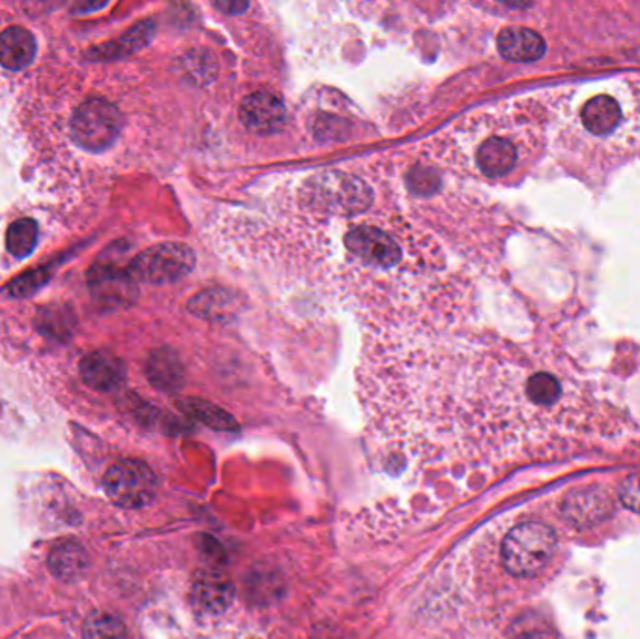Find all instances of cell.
Returning <instances> with one entry per match:
<instances>
[{
	"label": "cell",
	"mask_w": 640,
	"mask_h": 639,
	"mask_svg": "<svg viewBox=\"0 0 640 639\" xmlns=\"http://www.w3.org/2000/svg\"><path fill=\"white\" fill-rule=\"evenodd\" d=\"M81 377L90 389L98 392H111L122 385L126 367L122 361L109 353H90L81 361Z\"/></svg>",
	"instance_id": "8fae6325"
},
{
	"label": "cell",
	"mask_w": 640,
	"mask_h": 639,
	"mask_svg": "<svg viewBox=\"0 0 640 639\" xmlns=\"http://www.w3.org/2000/svg\"><path fill=\"white\" fill-rule=\"evenodd\" d=\"M122 130V115L111 101L90 98L77 107L71 119V137L79 147L101 153L117 141Z\"/></svg>",
	"instance_id": "5b68a950"
},
{
	"label": "cell",
	"mask_w": 640,
	"mask_h": 639,
	"mask_svg": "<svg viewBox=\"0 0 640 639\" xmlns=\"http://www.w3.org/2000/svg\"><path fill=\"white\" fill-rule=\"evenodd\" d=\"M508 639H559V633L551 622L530 611L511 625Z\"/></svg>",
	"instance_id": "e0dca14e"
},
{
	"label": "cell",
	"mask_w": 640,
	"mask_h": 639,
	"mask_svg": "<svg viewBox=\"0 0 640 639\" xmlns=\"http://www.w3.org/2000/svg\"><path fill=\"white\" fill-rule=\"evenodd\" d=\"M194 604L205 613H224L235 600V587L219 570H203L191 589Z\"/></svg>",
	"instance_id": "30bf717a"
},
{
	"label": "cell",
	"mask_w": 640,
	"mask_h": 639,
	"mask_svg": "<svg viewBox=\"0 0 640 639\" xmlns=\"http://www.w3.org/2000/svg\"><path fill=\"white\" fill-rule=\"evenodd\" d=\"M148 375H150L154 385L159 386V389H170L180 381V366H178L175 356L159 351L148 362Z\"/></svg>",
	"instance_id": "d6986e66"
},
{
	"label": "cell",
	"mask_w": 640,
	"mask_h": 639,
	"mask_svg": "<svg viewBox=\"0 0 640 639\" xmlns=\"http://www.w3.org/2000/svg\"><path fill=\"white\" fill-rule=\"evenodd\" d=\"M557 533L543 521H523L502 542V562L515 578H532L545 569L557 548Z\"/></svg>",
	"instance_id": "7a4b0ae2"
},
{
	"label": "cell",
	"mask_w": 640,
	"mask_h": 639,
	"mask_svg": "<svg viewBox=\"0 0 640 639\" xmlns=\"http://www.w3.org/2000/svg\"><path fill=\"white\" fill-rule=\"evenodd\" d=\"M195 267V254L186 244H158L145 249L131 263V278L145 284H173L188 276Z\"/></svg>",
	"instance_id": "8992f818"
},
{
	"label": "cell",
	"mask_w": 640,
	"mask_h": 639,
	"mask_svg": "<svg viewBox=\"0 0 640 639\" xmlns=\"http://www.w3.org/2000/svg\"><path fill=\"white\" fill-rule=\"evenodd\" d=\"M351 265L362 271H395L405 260V246L395 229L384 225H354L343 237Z\"/></svg>",
	"instance_id": "3957f363"
},
{
	"label": "cell",
	"mask_w": 640,
	"mask_h": 639,
	"mask_svg": "<svg viewBox=\"0 0 640 639\" xmlns=\"http://www.w3.org/2000/svg\"><path fill=\"white\" fill-rule=\"evenodd\" d=\"M46 276L41 271H36V273L27 274L23 278H19L18 282H13L12 289L13 295L16 296H24L30 295V293H35L38 287L46 284Z\"/></svg>",
	"instance_id": "7402d4cb"
},
{
	"label": "cell",
	"mask_w": 640,
	"mask_h": 639,
	"mask_svg": "<svg viewBox=\"0 0 640 639\" xmlns=\"http://www.w3.org/2000/svg\"><path fill=\"white\" fill-rule=\"evenodd\" d=\"M107 498L122 509H141L152 501L158 480L152 469L139 460H122L109 468L104 479Z\"/></svg>",
	"instance_id": "52a82bcc"
},
{
	"label": "cell",
	"mask_w": 640,
	"mask_h": 639,
	"mask_svg": "<svg viewBox=\"0 0 640 639\" xmlns=\"http://www.w3.org/2000/svg\"><path fill=\"white\" fill-rule=\"evenodd\" d=\"M529 148L530 142L526 137L519 136V130L510 126H499L489 136L480 137L474 142L472 164L474 169L489 180L508 178L529 156Z\"/></svg>",
	"instance_id": "277c9868"
},
{
	"label": "cell",
	"mask_w": 640,
	"mask_h": 639,
	"mask_svg": "<svg viewBox=\"0 0 640 639\" xmlns=\"http://www.w3.org/2000/svg\"><path fill=\"white\" fill-rule=\"evenodd\" d=\"M35 57L36 40L30 30L10 27L0 35V65L8 70H23Z\"/></svg>",
	"instance_id": "5bb4252c"
},
{
	"label": "cell",
	"mask_w": 640,
	"mask_h": 639,
	"mask_svg": "<svg viewBox=\"0 0 640 639\" xmlns=\"http://www.w3.org/2000/svg\"><path fill=\"white\" fill-rule=\"evenodd\" d=\"M620 499L623 507L640 514V474H631L622 488H620Z\"/></svg>",
	"instance_id": "44dd1931"
},
{
	"label": "cell",
	"mask_w": 640,
	"mask_h": 639,
	"mask_svg": "<svg viewBox=\"0 0 640 639\" xmlns=\"http://www.w3.org/2000/svg\"><path fill=\"white\" fill-rule=\"evenodd\" d=\"M85 639H128L124 622L111 613H95L90 616L82 627Z\"/></svg>",
	"instance_id": "ac0fdd59"
},
{
	"label": "cell",
	"mask_w": 640,
	"mask_h": 639,
	"mask_svg": "<svg viewBox=\"0 0 640 639\" xmlns=\"http://www.w3.org/2000/svg\"><path fill=\"white\" fill-rule=\"evenodd\" d=\"M38 323H40L41 332H46L49 336L60 337L62 332L66 334L71 332V314L65 312L62 306L41 309Z\"/></svg>",
	"instance_id": "ffe728a7"
},
{
	"label": "cell",
	"mask_w": 640,
	"mask_h": 639,
	"mask_svg": "<svg viewBox=\"0 0 640 639\" xmlns=\"http://www.w3.org/2000/svg\"><path fill=\"white\" fill-rule=\"evenodd\" d=\"M240 119L247 130L270 136L282 130L287 122V109L283 101L270 92H255L242 101Z\"/></svg>",
	"instance_id": "ba28073f"
},
{
	"label": "cell",
	"mask_w": 640,
	"mask_h": 639,
	"mask_svg": "<svg viewBox=\"0 0 640 639\" xmlns=\"http://www.w3.org/2000/svg\"><path fill=\"white\" fill-rule=\"evenodd\" d=\"M562 512L577 528H588L614 512V499L603 488L575 490L565 498Z\"/></svg>",
	"instance_id": "9c48e42d"
},
{
	"label": "cell",
	"mask_w": 640,
	"mask_h": 639,
	"mask_svg": "<svg viewBox=\"0 0 640 639\" xmlns=\"http://www.w3.org/2000/svg\"><path fill=\"white\" fill-rule=\"evenodd\" d=\"M49 570L62 581L77 580L87 570L89 556L79 542L65 540L55 545L48 559Z\"/></svg>",
	"instance_id": "9a60e30c"
},
{
	"label": "cell",
	"mask_w": 640,
	"mask_h": 639,
	"mask_svg": "<svg viewBox=\"0 0 640 639\" xmlns=\"http://www.w3.org/2000/svg\"><path fill=\"white\" fill-rule=\"evenodd\" d=\"M577 125L595 142L629 147L640 136V90H601L588 96L577 111Z\"/></svg>",
	"instance_id": "6da1fadb"
},
{
	"label": "cell",
	"mask_w": 640,
	"mask_h": 639,
	"mask_svg": "<svg viewBox=\"0 0 640 639\" xmlns=\"http://www.w3.org/2000/svg\"><path fill=\"white\" fill-rule=\"evenodd\" d=\"M214 7L227 13L244 12V10H247V4H244V2H216Z\"/></svg>",
	"instance_id": "603a6c76"
},
{
	"label": "cell",
	"mask_w": 640,
	"mask_h": 639,
	"mask_svg": "<svg viewBox=\"0 0 640 639\" xmlns=\"http://www.w3.org/2000/svg\"><path fill=\"white\" fill-rule=\"evenodd\" d=\"M499 51L513 62H534L545 55V40L538 32L521 27H510L499 35Z\"/></svg>",
	"instance_id": "4fadbf2b"
},
{
	"label": "cell",
	"mask_w": 640,
	"mask_h": 639,
	"mask_svg": "<svg viewBox=\"0 0 640 639\" xmlns=\"http://www.w3.org/2000/svg\"><path fill=\"white\" fill-rule=\"evenodd\" d=\"M38 244V225L35 219L21 218L10 225L7 233V248L13 257L24 259Z\"/></svg>",
	"instance_id": "2e32d148"
},
{
	"label": "cell",
	"mask_w": 640,
	"mask_h": 639,
	"mask_svg": "<svg viewBox=\"0 0 640 639\" xmlns=\"http://www.w3.org/2000/svg\"><path fill=\"white\" fill-rule=\"evenodd\" d=\"M134 285L136 284L130 273H122L117 268H95L90 273V289L96 298L107 306H122V304L131 303V298L136 296Z\"/></svg>",
	"instance_id": "7c38bea8"
}]
</instances>
